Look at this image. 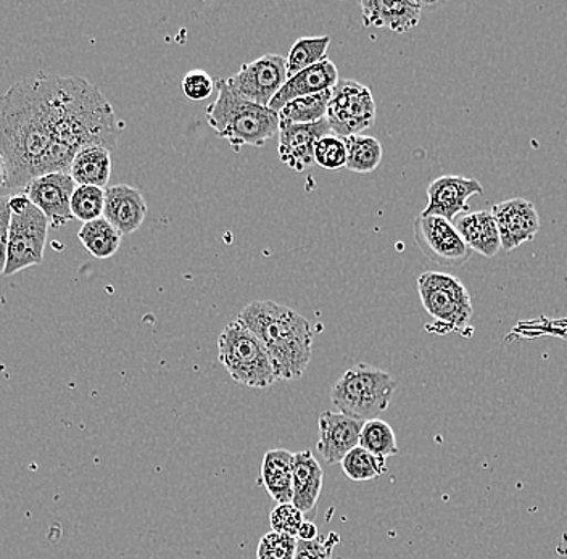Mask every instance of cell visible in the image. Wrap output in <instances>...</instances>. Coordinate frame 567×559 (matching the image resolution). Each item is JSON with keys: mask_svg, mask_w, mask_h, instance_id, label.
Instances as JSON below:
<instances>
[{"mask_svg": "<svg viewBox=\"0 0 567 559\" xmlns=\"http://www.w3.org/2000/svg\"><path fill=\"white\" fill-rule=\"evenodd\" d=\"M48 99L52 145L44 163L48 173H69L81 148L115 147L120 136L115 110L104 94L81 76L41 73Z\"/></svg>", "mask_w": 567, "mask_h": 559, "instance_id": "1", "label": "cell"}, {"mask_svg": "<svg viewBox=\"0 0 567 559\" xmlns=\"http://www.w3.org/2000/svg\"><path fill=\"white\" fill-rule=\"evenodd\" d=\"M52 145L48 99L42 74L18 81L0 95V157L6 187L23 189L44 175Z\"/></svg>", "mask_w": 567, "mask_h": 559, "instance_id": "2", "label": "cell"}, {"mask_svg": "<svg viewBox=\"0 0 567 559\" xmlns=\"http://www.w3.org/2000/svg\"><path fill=\"white\" fill-rule=\"evenodd\" d=\"M240 321L265 346L278 381H296L303 376L313 353V329L310 321L292 308L255 300L240 311Z\"/></svg>", "mask_w": 567, "mask_h": 559, "instance_id": "3", "label": "cell"}, {"mask_svg": "<svg viewBox=\"0 0 567 559\" xmlns=\"http://www.w3.org/2000/svg\"><path fill=\"white\" fill-rule=\"evenodd\" d=\"M215 87L218 95L205 113L207 123L216 136L228 141L233 148L261 147L279 133L278 113L240 97L226 80L216 81Z\"/></svg>", "mask_w": 567, "mask_h": 559, "instance_id": "4", "label": "cell"}, {"mask_svg": "<svg viewBox=\"0 0 567 559\" xmlns=\"http://www.w3.org/2000/svg\"><path fill=\"white\" fill-rule=\"evenodd\" d=\"M396 387L388 371L360 363L336 382L331 400L339 413L364 423L388 412Z\"/></svg>", "mask_w": 567, "mask_h": 559, "instance_id": "5", "label": "cell"}, {"mask_svg": "<svg viewBox=\"0 0 567 559\" xmlns=\"http://www.w3.org/2000/svg\"><path fill=\"white\" fill-rule=\"evenodd\" d=\"M218 360L246 387L268 389L278 381L265 346L240 321H233L219 334Z\"/></svg>", "mask_w": 567, "mask_h": 559, "instance_id": "6", "label": "cell"}, {"mask_svg": "<svg viewBox=\"0 0 567 559\" xmlns=\"http://www.w3.org/2000/svg\"><path fill=\"white\" fill-rule=\"evenodd\" d=\"M9 246L3 276H13L42 263L51 228L44 214L24 194L9 196Z\"/></svg>", "mask_w": 567, "mask_h": 559, "instance_id": "7", "label": "cell"}, {"mask_svg": "<svg viewBox=\"0 0 567 559\" xmlns=\"http://www.w3.org/2000/svg\"><path fill=\"white\" fill-rule=\"evenodd\" d=\"M417 293L429 317L441 325L442 334L463 331L471 323L474 308L470 290L449 272L425 271L417 278Z\"/></svg>", "mask_w": 567, "mask_h": 559, "instance_id": "8", "label": "cell"}, {"mask_svg": "<svg viewBox=\"0 0 567 559\" xmlns=\"http://www.w3.org/2000/svg\"><path fill=\"white\" fill-rule=\"evenodd\" d=\"M375 102L370 87L353 80H339L331 92L328 120L332 134L347 137L358 136L374 125Z\"/></svg>", "mask_w": 567, "mask_h": 559, "instance_id": "9", "label": "cell"}, {"mask_svg": "<svg viewBox=\"0 0 567 559\" xmlns=\"http://www.w3.org/2000/svg\"><path fill=\"white\" fill-rule=\"evenodd\" d=\"M414 240L421 252L439 267L458 268L467 263L473 250L464 244L452 221L432 215L414 218Z\"/></svg>", "mask_w": 567, "mask_h": 559, "instance_id": "10", "label": "cell"}, {"mask_svg": "<svg viewBox=\"0 0 567 559\" xmlns=\"http://www.w3.org/2000/svg\"><path fill=\"white\" fill-rule=\"evenodd\" d=\"M226 81L230 90L240 97L261 107H269L287 81L286 56L266 54L254 62L244 63L239 72Z\"/></svg>", "mask_w": 567, "mask_h": 559, "instance_id": "11", "label": "cell"}, {"mask_svg": "<svg viewBox=\"0 0 567 559\" xmlns=\"http://www.w3.org/2000/svg\"><path fill=\"white\" fill-rule=\"evenodd\" d=\"M74 189L76 183L70 173H48L31 180L21 194L44 214L49 225L62 228L73 221L70 205Z\"/></svg>", "mask_w": 567, "mask_h": 559, "instance_id": "12", "label": "cell"}, {"mask_svg": "<svg viewBox=\"0 0 567 559\" xmlns=\"http://www.w3.org/2000/svg\"><path fill=\"white\" fill-rule=\"evenodd\" d=\"M491 211L498 228L502 249L506 252H513L524 244L532 242L540 231L537 207L523 197L499 201Z\"/></svg>", "mask_w": 567, "mask_h": 559, "instance_id": "13", "label": "cell"}, {"mask_svg": "<svg viewBox=\"0 0 567 559\" xmlns=\"http://www.w3.org/2000/svg\"><path fill=\"white\" fill-rule=\"evenodd\" d=\"M484 186L477 179L463 178V176H441L432 180L427 187V207L423 215L445 218L455 221L460 215L470 210L471 197L482 196Z\"/></svg>", "mask_w": 567, "mask_h": 559, "instance_id": "14", "label": "cell"}, {"mask_svg": "<svg viewBox=\"0 0 567 559\" xmlns=\"http://www.w3.org/2000/svg\"><path fill=\"white\" fill-rule=\"evenodd\" d=\"M332 134L328 120L313 125L279 127V158L287 168L301 173L315 163V145L321 137Z\"/></svg>", "mask_w": 567, "mask_h": 559, "instance_id": "15", "label": "cell"}, {"mask_svg": "<svg viewBox=\"0 0 567 559\" xmlns=\"http://www.w3.org/2000/svg\"><path fill=\"white\" fill-rule=\"evenodd\" d=\"M363 423L342 413L324 412L319 416L318 452L326 465H337L347 453L360 445Z\"/></svg>", "mask_w": 567, "mask_h": 559, "instance_id": "16", "label": "cell"}, {"mask_svg": "<svg viewBox=\"0 0 567 559\" xmlns=\"http://www.w3.org/2000/svg\"><path fill=\"white\" fill-rule=\"evenodd\" d=\"M147 217V201L144 194L127 184L105 189L104 218L122 236L136 232Z\"/></svg>", "mask_w": 567, "mask_h": 559, "instance_id": "17", "label": "cell"}, {"mask_svg": "<svg viewBox=\"0 0 567 559\" xmlns=\"http://www.w3.org/2000/svg\"><path fill=\"white\" fill-rule=\"evenodd\" d=\"M424 2L413 0H361L363 23L372 28H388L393 33H408L417 27Z\"/></svg>", "mask_w": 567, "mask_h": 559, "instance_id": "18", "label": "cell"}, {"mask_svg": "<svg viewBox=\"0 0 567 559\" xmlns=\"http://www.w3.org/2000/svg\"><path fill=\"white\" fill-rule=\"evenodd\" d=\"M337 83H339V70H337L332 60L324 59L322 62L317 63V65L301 70L300 73L293 74L292 77H287L286 84L275 95L271 104H269V108L278 113L284 105L296 101V99L334 90Z\"/></svg>", "mask_w": 567, "mask_h": 559, "instance_id": "19", "label": "cell"}, {"mask_svg": "<svg viewBox=\"0 0 567 559\" xmlns=\"http://www.w3.org/2000/svg\"><path fill=\"white\" fill-rule=\"evenodd\" d=\"M456 231L473 252L494 258L502 249L498 228L491 210L473 211L460 215L453 222Z\"/></svg>", "mask_w": 567, "mask_h": 559, "instance_id": "20", "label": "cell"}, {"mask_svg": "<svg viewBox=\"0 0 567 559\" xmlns=\"http://www.w3.org/2000/svg\"><path fill=\"white\" fill-rule=\"evenodd\" d=\"M324 474L313 453L305 451L293 455L292 505L301 513L313 511L321 495Z\"/></svg>", "mask_w": 567, "mask_h": 559, "instance_id": "21", "label": "cell"}, {"mask_svg": "<svg viewBox=\"0 0 567 559\" xmlns=\"http://www.w3.org/2000/svg\"><path fill=\"white\" fill-rule=\"evenodd\" d=\"M261 484L278 505L292 504L293 455L284 448L266 452L261 463Z\"/></svg>", "mask_w": 567, "mask_h": 559, "instance_id": "22", "label": "cell"}, {"mask_svg": "<svg viewBox=\"0 0 567 559\" xmlns=\"http://www.w3.org/2000/svg\"><path fill=\"white\" fill-rule=\"evenodd\" d=\"M69 173L76 186H95L104 189L112 176V152L99 145L81 148L74 155Z\"/></svg>", "mask_w": 567, "mask_h": 559, "instance_id": "23", "label": "cell"}, {"mask_svg": "<svg viewBox=\"0 0 567 559\" xmlns=\"http://www.w3.org/2000/svg\"><path fill=\"white\" fill-rule=\"evenodd\" d=\"M331 91L299 97L284 105L278 112L279 127L290 125H313L326 120L328 105L331 101Z\"/></svg>", "mask_w": 567, "mask_h": 559, "instance_id": "24", "label": "cell"}, {"mask_svg": "<svg viewBox=\"0 0 567 559\" xmlns=\"http://www.w3.org/2000/svg\"><path fill=\"white\" fill-rule=\"evenodd\" d=\"M122 237L105 218L84 222L78 231V239L81 240L84 249L97 260H106L118 252Z\"/></svg>", "mask_w": 567, "mask_h": 559, "instance_id": "25", "label": "cell"}, {"mask_svg": "<svg viewBox=\"0 0 567 559\" xmlns=\"http://www.w3.org/2000/svg\"><path fill=\"white\" fill-rule=\"evenodd\" d=\"M347 143V169L353 173H372L382 162V145L378 139L364 134L350 136Z\"/></svg>", "mask_w": 567, "mask_h": 559, "instance_id": "26", "label": "cell"}, {"mask_svg": "<svg viewBox=\"0 0 567 559\" xmlns=\"http://www.w3.org/2000/svg\"><path fill=\"white\" fill-rule=\"evenodd\" d=\"M331 45V38H300L290 49L287 56V77L300 73L301 70L310 69L322 60L328 59V49Z\"/></svg>", "mask_w": 567, "mask_h": 559, "instance_id": "27", "label": "cell"}, {"mask_svg": "<svg viewBox=\"0 0 567 559\" xmlns=\"http://www.w3.org/2000/svg\"><path fill=\"white\" fill-rule=\"evenodd\" d=\"M340 465H342L346 476L354 483L378 479L388 470V459L372 455L371 452L364 451L360 445L354 447L352 452L347 453Z\"/></svg>", "mask_w": 567, "mask_h": 559, "instance_id": "28", "label": "cell"}, {"mask_svg": "<svg viewBox=\"0 0 567 559\" xmlns=\"http://www.w3.org/2000/svg\"><path fill=\"white\" fill-rule=\"evenodd\" d=\"M360 447L385 459L399 453L395 433L381 417L364 421L363 426H361Z\"/></svg>", "mask_w": 567, "mask_h": 559, "instance_id": "29", "label": "cell"}, {"mask_svg": "<svg viewBox=\"0 0 567 559\" xmlns=\"http://www.w3.org/2000/svg\"><path fill=\"white\" fill-rule=\"evenodd\" d=\"M105 189L95 186H76L71 196V215L78 221L89 222L104 218Z\"/></svg>", "mask_w": 567, "mask_h": 559, "instance_id": "30", "label": "cell"}, {"mask_svg": "<svg viewBox=\"0 0 567 559\" xmlns=\"http://www.w3.org/2000/svg\"><path fill=\"white\" fill-rule=\"evenodd\" d=\"M315 163L322 169L336 172L347 166V143L343 137L329 134L315 145Z\"/></svg>", "mask_w": 567, "mask_h": 559, "instance_id": "31", "label": "cell"}, {"mask_svg": "<svg viewBox=\"0 0 567 559\" xmlns=\"http://www.w3.org/2000/svg\"><path fill=\"white\" fill-rule=\"evenodd\" d=\"M296 550V537L284 536L271 530L258 544L257 559H293Z\"/></svg>", "mask_w": 567, "mask_h": 559, "instance_id": "32", "label": "cell"}, {"mask_svg": "<svg viewBox=\"0 0 567 559\" xmlns=\"http://www.w3.org/2000/svg\"><path fill=\"white\" fill-rule=\"evenodd\" d=\"M303 513L292 504H284L276 506L269 516L271 529L275 532L284 534V536L296 537L299 534L300 526L305 521Z\"/></svg>", "mask_w": 567, "mask_h": 559, "instance_id": "33", "label": "cell"}, {"mask_svg": "<svg viewBox=\"0 0 567 559\" xmlns=\"http://www.w3.org/2000/svg\"><path fill=\"white\" fill-rule=\"evenodd\" d=\"M181 90L189 101L202 102L210 97L215 91V83H213L210 74L204 70H193L183 77Z\"/></svg>", "mask_w": 567, "mask_h": 559, "instance_id": "34", "label": "cell"}, {"mask_svg": "<svg viewBox=\"0 0 567 559\" xmlns=\"http://www.w3.org/2000/svg\"><path fill=\"white\" fill-rule=\"evenodd\" d=\"M339 544V536L329 534L328 537L318 536L311 541L297 540L296 558L293 559H332V548Z\"/></svg>", "mask_w": 567, "mask_h": 559, "instance_id": "35", "label": "cell"}, {"mask_svg": "<svg viewBox=\"0 0 567 559\" xmlns=\"http://www.w3.org/2000/svg\"><path fill=\"white\" fill-rule=\"evenodd\" d=\"M10 208L9 196L0 197V276L7 267V246H9Z\"/></svg>", "mask_w": 567, "mask_h": 559, "instance_id": "36", "label": "cell"}, {"mask_svg": "<svg viewBox=\"0 0 567 559\" xmlns=\"http://www.w3.org/2000/svg\"><path fill=\"white\" fill-rule=\"evenodd\" d=\"M318 537V527L317 524L310 521H303L300 526L299 534H297V539L301 541H311L317 539Z\"/></svg>", "mask_w": 567, "mask_h": 559, "instance_id": "37", "label": "cell"}, {"mask_svg": "<svg viewBox=\"0 0 567 559\" xmlns=\"http://www.w3.org/2000/svg\"><path fill=\"white\" fill-rule=\"evenodd\" d=\"M0 187H6V165L2 157H0Z\"/></svg>", "mask_w": 567, "mask_h": 559, "instance_id": "38", "label": "cell"}]
</instances>
